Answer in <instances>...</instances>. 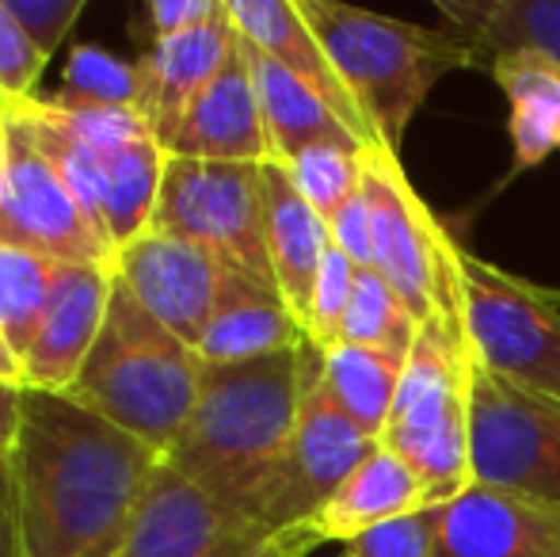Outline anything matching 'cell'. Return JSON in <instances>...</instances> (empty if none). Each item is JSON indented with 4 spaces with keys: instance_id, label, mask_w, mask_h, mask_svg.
<instances>
[{
    "instance_id": "cell-2",
    "label": "cell",
    "mask_w": 560,
    "mask_h": 557,
    "mask_svg": "<svg viewBox=\"0 0 560 557\" xmlns=\"http://www.w3.org/2000/svg\"><path fill=\"white\" fill-rule=\"evenodd\" d=\"M310 340L248 363H207L195 413L164 459L214 500L256 520L302 413Z\"/></svg>"
},
{
    "instance_id": "cell-13",
    "label": "cell",
    "mask_w": 560,
    "mask_h": 557,
    "mask_svg": "<svg viewBox=\"0 0 560 557\" xmlns=\"http://www.w3.org/2000/svg\"><path fill=\"white\" fill-rule=\"evenodd\" d=\"M225 264L176 233L145 230L112 256V276L184 344L199 348Z\"/></svg>"
},
{
    "instance_id": "cell-3",
    "label": "cell",
    "mask_w": 560,
    "mask_h": 557,
    "mask_svg": "<svg viewBox=\"0 0 560 557\" xmlns=\"http://www.w3.org/2000/svg\"><path fill=\"white\" fill-rule=\"evenodd\" d=\"M202 359L115 279L96 348L69 397L168 454L199 402Z\"/></svg>"
},
{
    "instance_id": "cell-24",
    "label": "cell",
    "mask_w": 560,
    "mask_h": 557,
    "mask_svg": "<svg viewBox=\"0 0 560 557\" xmlns=\"http://www.w3.org/2000/svg\"><path fill=\"white\" fill-rule=\"evenodd\" d=\"M244 50H248V66H252V81H256L259 112H264L267 141H271V161L287 164L290 156L317 146V141L351 138V130L336 119L332 107H328L317 92H310L294 73H287L279 61L259 54L252 43H244Z\"/></svg>"
},
{
    "instance_id": "cell-6",
    "label": "cell",
    "mask_w": 560,
    "mask_h": 557,
    "mask_svg": "<svg viewBox=\"0 0 560 557\" xmlns=\"http://www.w3.org/2000/svg\"><path fill=\"white\" fill-rule=\"evenodd\" d=\"M469 367L435 333H420L400 374L397 402L377 443L416 477L431 504H446L472 485L469 466Z\"/></svg>"
},
{
    "instance_id": "cell-15",
    "label": "cell",
    "mask_w": 560,
    "mask_h": 557,
    "mask_svg": "<svg viewBox=\"0 0 560 557\" xmlns=\"http://www.w3.org/2000/svg\"><path fill=\"white\" fill-rule=\"evenodd\" d=\"M435 557H560V504L469 485L439 504Z\"/></svg>"
},
{
    "instance_id": "cell-17",
    "label": "cell",
    "mask_w": 560,
    "mask_h": 557,
    "mask_svg": "<svg viewBox=\"0 0 560 557\" xmlns=\"http://www.w3.org/2000/svg\"><path fill=\"white\" fill-rule=\"evenodd\" d=\"M168 156H195V161H233L264 164L271 161L264 112H259L256 81H252L248 50L236 35V46L222 73L199 92L179 123L176 138L164 149Z\"/></svg>"
},
{
    "instance_id": "cell-42",
    "label": "cell",
    "mask_w": 560,
    "mask_h": 557,
    "mask_svg": "<svg viewBox=\"0 0 560 557\" xmlns=\"http://www.w3.org/2000/svg\"><path fill=\"white\" fill-rule=\"evenodd\" d=\"M546 294H549V302L560 305V290H549V287H546Z\"/></svg>"
},
{
    "instance_id": "cell-21",
    "label": "cell",
    "mask_w": 560,
    "mask_h": 557,
    "mask_svg": "<svg viewBox=\"0 0 560 557\" xmlns=\"http://www.w3.org/2000/svg\"><path fill=\"white\" fill-rule=\"evenodd\" d=\"M439 15L477 69L511 54L560 66V0H439Z\"/></svg>"
},
{
    "instance_id": "cell-28",
    "label": "cell",
    "mask_w": 560,
    "mask_h": 557,
    "mask_svg": "<svg viewBox=\"0 0 560 557\" xmlns=\"http://www.w3.org/2000/svg\"><path fill=\"white\" fill-rule=\"evenodd\" d=\"M362 161H366V146H362V141L336 138V141H317V146L302 149V153L290 156L282 169L290 172V179H294V187L302 192V199L310 202L325 222H332L336 210L362 192Z\"/></svg>"
},
{
    "instance_id": "cell-10",
    "label": "cell",
    "mask_w": 560,
    "mask_h": 557,
    "mask_svg": "<svg viewBox=\"0 0 560 557\" xmlns=\"http://www.w3.org/2000/svg\"><path fill=\"white\" fill-rule=\"evenodd\" d=\"M0 245H15L58 264H112L81 202L43 153L27 112L4 115V184H0Z\"/></svg>"
},
{
    "instance_id": "cell-34",
    "label": "cell",
    "mask_w": 560,
    "mask_h": 557,
    "mask_svg": "<svg viewBox=\"0 0 560 557\" xmlns=\"http://www.w3.org/2000/svg\"><path fill=\"white\" fill-rule=\"evenodd\" d=\"M328 233H332V245L354 268H374V222H370L366 195L359 192L354 199H347L328 222Z\"/></svg>"
},
{
    "instance_id": "cell-9",
    "label": "cell",
    "mask_w": 560,
    "mask_h": 557,
    "mask_svg": "<svg viewBox=\"0 0 560 557\" xmlns=\"http://www.w3.org/2000/svg\"><path fill=\"white\" fill-rule=\"evenodd\" d=\"M472 485L560 504V402L469 367Z\"/></svg>"
},
{
    "instance_id": "cell-33",
    "label": "cell",
    "mask_w": 560,
    "mask_h": 557,
    "mask_svg": "<svg viewBox=\"0 0 560 557\" xmlns=\"http://www.w3.org/2000/svg\"><path fill=\"white\" fill-rule=\"evenodd\" d=\"M8 12L15 15L23 35L35 43V50L43 58H54V50L66 43L73 23L81 20L84 0H8Z\"/></svg>"
},
{
    "instance_id": "cell-35",
    "label": "cell",
    "mask_w": 560,
    "mask_h": 557,
    "mask_svg": "<svg viewBox=\"0 0 560 557\" xmlns=\"http://www.w3.org/2000/svg\"><path fill=\"white\" fill-rule=\"evenodd\" d=\"M225 12V0H149L145 4V23L149 35L156 38H172L195 31L202 23L218 20Z\"/></svg>"
},
{
    "instance_id": "cell-41",
    "label": "cell",
    "mask_w": 560,
    "mask_h": 557,
    "mask_svg": "<svg viewBox=\"0 0 560 557\" xmlns=\"http://www.w3.org/2000/svg\"><path fill=\"white\" fill-rule=\"evenodd\" d=\"M8 112H12V100H4V96H0V119H4Z\"/></svg>"
},
{
    "instance_id": "cell-12",
    "label": "cell",
    "mask_w": 560,
    "mask_h": 557,
    "mask_svg": "<svg viewBox=\"0 0 560 557\" xmlns=\"http://www.w3.org/2000/svg\"><path fill=\"white\" fill-rule=\"evenodd\" d=\"M271 531L187 481L168 459L138 497L118 557H256Z\"/></svg>"
},
{
    "instance_id": "cell-11",
    "label": "cell",
    "mask_w": 560,
    "mask_h": 557,
    "mask_svg": "<svg viewBox=\"0 0 560 557\" xmlns=\"http://www.w3.org/2000/svg\"><path fill=\"white\" fill-rule=\"evenodd\" d=\"M320 363H325V351L310 344L302 413H298L287 454L256 504V523H264L271 535L305 527L325 508V500L351 477V469L377 446V439H370L359 423L336 409L320 382Z\"/></svg>"
},
{
    "instance_id": "cell-14",
    "label": "cell",
    "mask_w": 560,
    "mask_h": 557,
    "mask_svg": "<svg viewBox=\"0 0 560 557\" xmlns=\"http://www.w3.org/2000/svg\"><path fill=\"white\" fill-rule=\"evenodd\" d=\"M112 264H58L35 340L23 356V386L69 394L112 302Z\"/></svg>"
},
{
    "instance_id": "cell-8",
    "label": "cell",
    "mask_w": 560,
    "mask_h": 557,
    "mask_svg": "<svg viewBox=\"0 0 560 557\" xmlns=\"http://www.w3.org/2000/svg\"><path fill=\"white\" fill-rule=\"evenodd\" d=\"M465 340L472 363L530 394L560 402V305L546 287L462 248Z\"/></svg>"
},
{
    "instance_id": "cell-39",
    "label": "cell",
    "mask_w": 560,
    "mask_h": 557,
    "mask_svg": "<svg viewBox=\"0 0 560 557\" xmlns=\"http://www.w3.org/2000/svg\"><path fill=\"white\" fill-rule=\"evenodd\" d=\"M0 379L15 382V386H23V367H20V359H15V351L8 348L4 336H0Z\"/></svg>"
},
{
    "instance_id": "cell-20",
    "label": "cell",
    "mask_w": 560,
    "mask_h": 557,
    "mask_svg": "<svg viewBox=\"0 0 560 557\" xmlns=\"http://www.w3.org/2000/svg\"><path fill=\"white\" fill-rule=\"evenodd\" d=\"M305 344L302 321L290 313L271 282H259L236 268L222 271L214 313L199 340L202 363H248Z\"/></svg>"
},
{
    "instance_id": "cell-7",
    "label": "cell",
    "mask_w": 560,
    "mask_h": 557,
    "mask_svg": "<svg viewBox=\"0 0 560 557\" xmlns=\"http://www.w3.org/2000/svg\"><path fill=\"white\" fill-rule=\"evenodd\" d=\"M149 230L195 241L225 268L275 287L264 230V164L168 156Z\"/></svg>"
},
{
    "instance_id": "cell-18",
    "label": "cell",
    "mask_w": 560,
    "mask_h": 557,
    "mask_svg": "<svg viewBox=\"0 0 560 557\" xmlns=\"http://www.w3.org/2000/svg\"><path fill=\"white\" fill-rule=\"evenodd\" d=\"M229 20H233L236 35L252 43L259 54L279 61L287 73H294L310 92H317L339 123L359 138L362 146H377L374 130H370L366 115L359 112L354 96L347 92L343 77L336 73L332 58L305 23L298 0H225Z\"/></svg>"
},
{
    "instance_id": "cell-4",
    "label": "cell",
    "mask_w": 560,
    "mask_h": 557,
    "mask_svg": "<svg viewBox=\"0 0 560 557\" xmlns=\"http://www.w3.org/2000/svg\"><path fill=\"white\" fill-rule=\"evenodd\" d=\"M298 8L366 115L374 138L397 153L428 92L457 69H477L472 54L446 27L405 23L339 0H298Z\"/></svg>"
},
{
    "instance_id": "cell-32",
    "label": "cell",
    "mask_w": 560,
    "mask_h": 557,
    "mask_svg": "<svg viewBox=\"0 0 560 557\" xmlns=\"http://www.w3.org/2000/svg\"><path fill=\"white\" fill-rule=\"evenodd\" d=\"M43 54L35 50L23 27L15 23V15L8 12V0H0V96L23 104L35 96V84L46 69Z\"/></svg>"
},
{
    "instance_id": "cell-31",
    "label": "cell",
    "mask_w": 560,
    "mask_h": 557,
    "mask_svg": "<svg viewBox=\"0 0 560 557\" xmlns=\"http://www.w3.org/2000/svg\"><path fill=\"white\" fill-rule=\"evenodd\" d=\"M439 550V504H428L412 515H400L382 527L339 543L336 557H435Z\"/></svg>"
},
{
    "instance_id": "cell-30",
    "label": "cell",
    "mask_w": 560,
    "mask_h": 557,
    "mask_svg": "<svg viewBox=\"0 0 560 557\" xmlns=\"http://www.w3.org/2000/svg\"><path fill=\"white\" fill-rule=\"evenodd\" d=\"M354 279H359V268L332 245L325 264H320L317 287H313L310 298V317H305V340L317 351H332L339 344L347 305H351L354 294Z\"/></svg>"
},
{
    "instance_id": "cell-29",
    "label": "cell",
    "mask_w": 560,
    "mask_h": 557,
    "mask_svg": "<svg viewBox=\"0 0 560 557\" xmlns=\"http://www.w3.org/2000/svg\"><path fill=\"white\" fill-rule=\"evenodd\" d=\"M54 100L89 107H138V61H122L104 46H77Z\"/></svg>"
},
{
    "instance_id": "cell-40",
    "label": "cell",
    "mask_w": 560,
    "mask_h": 557,
    "mask_svg": "<svg viewBox=\"0 0 560 557\" xmlns=\"http://www.w3.org/2000/svg\"><path fill=\"white\" fill-rule=\"evenodd\" d=\"M0 184H4V119H0Z\"/></svg>"
},
{
    "instance_id": "cell-38",
    "label": "cell",
    "mask_w": 560,
    "mask_h": 557,
    "mask_svg": "<svg viewBox=\"0 0 560 557\" xmlns=\"http://www.w3.org/2000/svg\"><path fill=\"white\" fill-rule=\"evenodd\" d=\"M20 394H23V386L0 379V459L12 454L15 423H20Z\"/></svg>"
},
{
    "instance_id": "cell-37",
    "label": "cell",
    "mask_w": 560,
    "mask_h": 557,
    "mask_svg": "<svg viewBox=\"0 0 560 557\" xmlns=\"http://www.w3.org/2000/svg\"><path fill=\"white\" fill-rule=\"evenodd\" d=\"M317 546H325V543H320L310 527H294V531H282V535H275L256 557H310Z\"/></svg>"
},
{
    "instance_id": "cell-26",
    "label": "cell",
    "mask_w": 560,
    "mask_h": 557,
    "mask_svg": "<svg viewBox=\"0 0 560 557\" xmlns=\"http://www.w3.org/2000/svg\"><path fill=\"white\" fill-rule=\"evenodd\" d=\"M416 340H420V325H416V317L405 310V302L393 294L389 282L377 276L374 268H359L339 344L382 351V356H393V359H400V363H408Z\"/></svg>"
},
{
    "instance_id": "cell-23",
    "label": "cell",
    "mask_w": 560,
    "mask_h": 557,
    "mask_svg": "<svg viewBox=\"0 0 560 557\" xmlns=\"http://www.w3.org/2000/svg\"><path fill=\"white\" fill-rule=\"evenodd\" d=\"M488 77L500 84L503 100H508V179H515L560 153V66L534 58V54H511V58L492 61Z\"/></svg>"
},
{
    "instance_id": "cell-16",
    "label": "cell",
    "mask_w": 560,
    "mask_h": 557,
    "mask_svg": "<svg viewBox=\"0 0 560 557\" xmlns=\"http://www.w3.org/2000/svg\"><path fill=\"white\" fill-rule=\"evenodd\" d=\"M236 46V27L229 20V4L218 20L202 23L195 31L172 38H156L138 61V107L149 135L168 149L184 123L187 107L199 100V92L222 73Z\"/></svg>"
},
{
    "instance_id": "cell-19",
    "label": "cell",
    "mask_w": 560,
    "mask_h": 557,
    "mask_svg": "<svg viewBox=\"0 0 560 557\" xmlns=\"http://www.w3.org/2000/svg\"><path fill=\"white\" fill-rule=\"evenodd\" d=\"M264 230L275 287L305 328L310 298L317 287L320 264L332 248V233H328L325 218L302 199V192L279 161H264Z\"/></svg>"
},
{
    "instance_id": "cell-36",
    "label": "cell",
    "mask_w": 560,
    "mask_h": 557,
    "mask_svg": "<svg viewBox=\"0 0 560 557\" xmlns=\"http://www.w3.org/2000/svg\"><path fill=\"white\" fill-rule=\"evenodd\" d=\"M0 557H27V550H23L20 497H15V477L8 459H0Z\"/></svg>"
},
{
    "instance_id": "cell-5",
    "label": "cell",
    "mask_w": 560,
    "mask_h": 557,
    "mask_svg": "<svg viewBox=\"0 0 560 557\" xmlns=\"http://www.w3.org/2000/svg\"><path fill=\"white\" fill-rule=\"evenodd\" d=\"M362 195H366L370 222H374V271L405 302L420 333H435L454 351L469 356L462 245L450 237L435 210L420 199L397 149L382 141L366 146Z\"/></svg>"
},
{
    "instance_id": "cell-1",
    "label": "cell",
    "mask_w": 560,
    "mask_h": 557,
    "mask_svg": "<svg viewBox=\"0 0 560 557\" xmlns=\"http://www.w3.org/2000/svg\"><path fill=\"white\" fill-rule=\"evenodd\" d=\"M161 459L77 397L23 386L8 466L27 557H118Z\"/></svg>"
},
{
    "instance_id": "cell-25",
    "label": "cell",
    "mask_w": 560,
    "mask_h": 557,
    "mask_svg": "<svg viewBox=\"0 0 560 557\" xmlns=\"http://www.w3.org/2000/svg\"><path fill=\"white\" fill-rule=\"evenodd\" d=\"M400 374H405L400 359L354 348V344H336L332 351H325V363H320V382L336 409L359 423L370 439H382L385 423H389Z\"/></svg>"
},
{
    "instance_id": "cell-27",
    "label": "cell",
    "mask_w": 560,
    "mask_h": 557,
    "mask_svg": "<svg viewBox=\"0 0 560 557\" xmlns=\"http://www.w3.org/2000/svg\"><path fill=\"white\" fill-rule=\"evenodd\" d=\"M54 271H58V260H46V256L15 245H0V336L15 351L20 367L35 340L46 298H50Z\"/></svg>"
},
{
    "instance_id": "cell-22",
    "label": "cell",
    "mask_w": 560,
    "mask_h": 557,
    "mask_svg": "<svg viewBox=\"0 0 560 557\" xmlns=\"http://www.w3.org/2000/svg\"><path fill=\"white\" fill-rule=\"evenodd\" d=\"M428 504L431 500H428V492H423L420 477H416L397 454L377 443L305 527H310L320 543L339 546V543H347V538L362 535V531L382 527V523L400 520V515H412Z\"/></svg>"
}]
</instances>
